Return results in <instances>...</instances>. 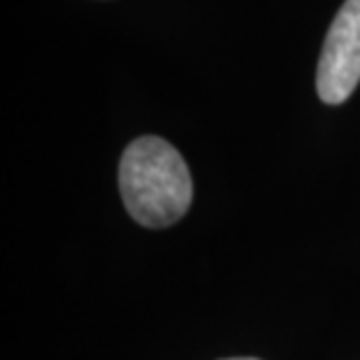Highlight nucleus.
Returning <instances> with one entry per match:
<instances>
[{
  "label": "nucleus",
  "instance_id": "nucleus-1",
  "mask_svg": "<svg viewBox=\"0 0 360 360\" xmlns=\"http://www.w3.org/2000/svg\"><path fill=\"white\" fill-rule=\"evenodd\" d=\"M120 192L136 222L143 227H169L192 204V176L171 143L143 136L122 155Z\"/></svg>",
  "mask_w": 360,
  "mask_h": 360
},
{
  "label": "nucleus",
  "instance_id": "nucleus-2",
  "mask_svg": "<svg viewBox=\"0 0 360 360\" xmlns=\"http://www.w3.org/2000/svg\"><path fill=\"white\" fill-rule=\"evenodd\" d=\"M360 82V0H347L330 26L316 70L323 103H344Z\"/></svg>",
  "mask_w": 360,
  "mask_h": 360
},
{
  "label": "nucleus",
  "instance_id": "nucleus-3",
  "mask_svg": "<svg viewBox=\"0 0 360 360\" xmlns=\"http://www.w3.org/2000/svg\"><path fill=\"white\" fill-rule=\"evenodd\" d=\"M227 360H257V358H227Z\"/></svg>",
  "mask_w": 360,
  "mask_h": 360
}]
</instances>
